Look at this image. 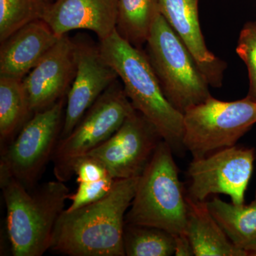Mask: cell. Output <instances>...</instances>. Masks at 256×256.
<instances>
[{
    "mask_svg": "<svg viewBox=\"0 0 256 256\" xmlns=\"http://www.w3.org/2000/svg\"><path fill=\"white\" fill-rule=\"evenodd\" d=\"M236 52L248 72L247 97L256 102V20L244 25L239 35Z\"/></svg>",
    "mask_w": 256,
    "mask_h": 256,
    "instance_id": "cell-22",
    "label": "cell"
},
{
    "mask_svg": "<svg viewBox=\"0 0 256 256\" xmlns=\"http://www.w3.org/2000/svg\"><path fill=\"white\" fill-rule=\"evenodd\" d=\"M118 0H54L42 20L60 37L74 30H90L99 41L116 31Z\"/></svg>",
    "mask_w": 256,
    "mask_h": 256,
    "instance_id": "cell-13",
    "label": "cell"
},
{
    "mask_svg": "<svg viewBox=\"0 0 256 256\" xmlns=\"http://www.w3.org/2000/svg\"><path fill=\"white\" fill-rule=\"evenodd\" d=\"M98 46L102 58L122 80L134 110L156 128L173 152L182 150L184 114L165 97L146 52L132 46L116 30Z\"/></svg>",
    "mask_w": 256,
    "mask_h": 256,
    "instance_id": "cell-2",
    "label": "cell"
},
{
    "mask_svg": "<svg viewBox=\"0 0 256 256\" xmlns=\"http://www.w3.org/2000/svg\"><path fill=\"white\" fill-rule=\"evenodd\" d=\"M116 180L108 176L99 181L79 183L76 192L69 194L68 200L72 204L66 210L70 212L98 201L110 193Z\"/></svg>",
    "mask_w": 256,
    "mask_h": 256,
    "instance_id": "cell-23",
    "label": "cell"
},
{
    "mask_svg": "<svg viewBox=\"0 0 256 256\" xmlns=\"http://www.w3.org/2000/svg\"><path fill=\"white\" fill-rule=\"evenodd\" d=\"M6 210V232L14 256H41L50 250L56 225L69 190L56 180L28 190L12 176L0 174Z\"/></svg>",
    "mask_w": 256,
    "mask_h": 256,
    "instance_id": "cell-3",
    "label": "cell"
},
{
    "mask_svg": "<svg viewBox=\"0 0 256 256\" xmlns=\"http://www.w3.org/2000/svg\"><path fill=\"white\" fill-rule=\"evenodd\" d=\"M136 110L118 80L96 100L66 137L60 139L52 158L58 181L73 176L74 162L105 142Z\"/></svg>",
    "mask_w": 256,
    "mask_h": 256,
    "instance_id": "cell-7",
    "label": "cell"
},
{
    "mask_svg": "<svg viewBox=\"0 0 256 256\" xmlns=\"http://www.w3.org/2000/svg\"><path fill=\"white\" fill-rule=\"evenodd\" d=\"M188 205L186 235L195 256H246L232 244L210 213L206 202L186 196Z\"/></svg>",
    "mask_w": 256,
    "mask_h": 256,
    "instance_id": "cell-16",
    "label": "cell"
},
{
    "mask_svg": "<svg viewBox=\"0 0 256 256\" xmlns=\"http://www.w3.org/2000/svg\"><path fill=\"white\" fill-rule=\"evenodd\" d=\"M162 140L156 128L134 110L108 140L86 156L100 161L114 180L140 178Z\"/></svg>",
    "mask_w": 256,
    "mask_h": 256,
    "instance_id": "cell-10",
    "label": "cell"
},
{
    "mask_svg": "<svg viewBox=\"0 0 256 256\" xmlns=\"http://www.w3.org/2000/svg\"><path fill=\"white\" fill-rule=\"evenodd\" d=\"M171 146L162 140L140 176L124 223L186 234L188 205Z\"/></svg>",
    "mask_w": 256,
    "mask_h": 256,
    "instance_id": "cell-4",
    "label": "cell"
},
{
    "mask_svg": "<svg viewBox=\"0 0 256 256\" xmlns=\"http://www.w3.org/2000/svg\"><path fill=\"white\" fill-rule=\"evenodd\" d=\"M139 178L117 180L105 197L77 210H64L50 250L69 256H126L124 218Z\"/></svg>",
    "mask_w": 256,
    "mask_h": 256,
    "instance_id": "cell-1",
    "label": "cell"
},
{
    "mask_svg": "<svg viewBox=\"0 0 256 256\" xmlns=\"http://www.w3.org/2000/svg\"><path fill=\"white\" fill-rule=\"evenodd\" d=\"M161 14L160 0H118L116 31L132 46L142 48Z\"/></svg>",
    "mask_w": 256,
    "mask_h": 256,
    "instance_id": "cell-18",
    "label": "cell"
},
{
    "mask_svg": "<svg viewBox=\"0 0 256 256\" xmlns=\"http://www.w3.org/2000/svg\"><path fill=\"white\" fill-rule=\"evenodd\" d=\"M206 204L232 244L248 256H256V194L248 205L227 203L218 197Z\"/></svg>",
    "mask_w": 256,
    "mask_h": 256,
    "instance_id": "cell-17",
    "label": "cell"
},
{
    "mask_svg": "<svg viewBox=\"0 0 256 256\" xmlns=\"http://www.w3.org/2000/svg\"><path fill=\"white\" fill-rule=\"evenodd\" d=\"M76 72L67 94L60 139L66 137L80 122L86 111L118 76L101 55L98 45L76 40Z\"/></svg>",
    "mask_w": 256,
    "mask_h": 256,
    "instance_id": "cell-11",
    "label": "cell"
},
{
    "mask_svg": "<svg viewBox=\"0 0 256 256\" xmlns=\"http://www.w3.org/2000/svg\"><path fill=\"white\" fill-rule=\"evenodd\" d=\"M60 37L42 18L24 25L1 42L0 76L23 80Z\"/></svg>",
    "mask_w": 256,
    "mask_h": 256,
    "instance_id": "cell-15",
    "label": "cell"
},
{
    "mask_svg": "<svg viewBox=\"0 0 256 256\" xmlns=\"http://www.w3.org/2000/svg\"><path fill=\"white\" fill-rule=\"evenodd\" d=\"M65 101L64 98L34 114L16 137L2 148L0 174L12 176L28 190L36 188L60 141Z\"/></svg>",
    "mask_w": 256,
    "mask_h": 256,
    "instance_id": "cell-8",
    "label": "cell"
},
{
    "mask_svg": "<svg viewBox=\"0 0 256 256\" xmlns=\"http://www.w3.org/2000/svg\"><path fill=\"white\" fill-rule=\"evenodd\" d=\"M161 14L188 47L212 86H222L226 64L207 48L198 18L200 0H160Z\"/></svg>",
    "mask_w": 256,
    "mask_h": 256,
    "instance_id": "cell-14",
    "label": "cell"
},
{
    "mask_svg": "<svg viewBox=\"0 0 256 256\" xmlns=\"http://www.w3.org/2000/svg\"><path fill=\"white\" fill-rule=\"evenodd\" d=\"M76 72L75 42L64 35L22 80L32 114L46 110L65 98Z\"/></svg>",
    "mask_w": 256,
    "mask_h": 256,
    "instance_id": "cell-12",
    "label": "cell"
},
{
    "mask_svg": "<svg viewBox=\"0 0 256 256\" xmlns=\"http://www.w3.org/2000/svg\"><path fill=\"white\" fill-rule=\"evenodd\" d=\"M255 159L254 148L236 146L193 159L188 169V196L204 202L210 195L222 194L230 197L234 204H244Z\"/></svg>",
    "mask_w": 256,
    "mask_h": 256,
    "instance_id": "cell-9",
    "label": "cell"
},
{
    "mask_svg": "<svg viewBox=\"0 0 256 256\" xmlns=\"http://www.w3.org/2000/svg\"><path fill=\"white\" fill-rule=\"evenodd\" d=\"M256 124V102L222 101L210 97L184 114L183 144L193 159L236 146Z\"/></svg>",
    "mask_w": 256,
    "mask_h": 256,
    "instance_id": "cell-6",
    "label": "cell"
},
{
    "mask_svg": "<svg viewBox=\"0 0 256 256\" xmlns=\"http://www.w3.org/2000/svg\"><path fill=\"white\" fill-rule=\"evenodd\" d=\"M146 46L165 97L176 110L184 114L212 97L206 77L162 15L156 20Z\"/></svg>",
    "mask_w": 256,
    "mask_h": 256,
    "instance_id": "cell-5",
    "label": "cell"
},
{
    "mask_svg": "<svg viewBox=\"0 0 256 256\" xmlns=\"http://www.w3.org/2000/svg\"><path fill=\"white\" fill-rule=\"evenodd\" d=\"M124 246L126 256L174 255V236L156 227L124 223Z\"/></svg>",
    "mask_w": 256,
    "mask_h": 256,
    "instance_id": "cell-20",
    "label": "cell"
},
{
    "mask_svg": "<svg viewBox=\"0 0 256 256\" xmlns=\"http://www.w3.org/2000/svg\"><path fill=\"white\" fill-rule=\"evenodd\" d=\"M48 0H0V42L24 25L42 18Z\"/></svg>",
    "mask_w": 256,
    "mask_h": 256,
    "instance_id": "cell-21",
    "label": "cell"
},
{
    "mask_svg": "<svg viewBox=\"0 0 256 256\" xmlns=\"http://www.w3.org/2000/svg\"><path fill=\"white\" fill-rule=\"evenodd\" d=\"M74 174L78 183L99 181L110 176L104 164L92 156H84L76 160L73 166Z\"/></svg>",
    "mask_w": 256,
    "mask_h": 256,
    "instance_id": "cell-24",
    "label": "cell"
},
{
    "mask_svg": "<svg viewBox=\"0 0 256 256\" xmlns=\"http://www.w3.org/2000/svg\"><path fill=\"white\" fill-rule=\"evenodd\" d=\"M174 238L175 240L174 256H194L191 242H190V239H188L186 234L174 236Z\"/></svg>",
    "mask_w": 256,
    "mask_h": 256,
    "instance_id": "cell-25",
    "label": "cell"
},
{
    "mask_svg": "<svg viewBox=\"0 0 256 256\" xmlns=\"http://www.w3.org/2000/svg\"><path fill=\"white\" fill-rule=\"evenodd\" d=\"M30 114V102L22 80L0 76L1 149L13 140Z\"/></svg>",
    "mask_w": 256,
    "mask_h": 256,
    "instance_id": "cell-19",
    "label": "cell"
}]
</instances>
